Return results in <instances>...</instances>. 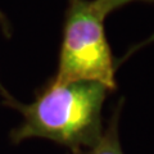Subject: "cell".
<instances>
[{"label": "cell", "mask_w": 154, "mask_h": 154, "mask_svg": "<svg viewBox=\"0 0 154 154\" xmlns=\"http://www.w3.org/2000/svg\"><path fill=\"white\" fill-rule=\"evenodd\" d=\"M108 91L107 86L93 81L49 80L32 103L23 104L8 93L3 104L17 109L23 118L12 130V143L42 137L67 146L73 154L94 146L104 132L102 110Z\"/></svg>", "instance_id": "obj_1"}, {"label": "cell", "mask_w": 154, "mask_h": 154, "mask_svg": "<svg viewBox=\"0 0 154 154\" xmlns=\"http://www.w3.org/2000/svg\"><path fill=\"white\" fill-rule=\"evenodd\" d=\"M105 16L94 0H68L55 82L93 81L116 85V64L104 30Z\"/></svg>", "instance_id": "obj_2"}, {"label": "cell", "mask_w": 154, "mask_h": 154, "mask_svg": "<svg viewBox=\"0 0 154 154\" xmlns=\"http://www.w3.org/2000/svg\"><path fill=\"white\" fill-rule=\"evenodd\" d=\"M118 117L119 109L114 112L109 126L104 128L100 140L94 146L85 149L79 154H123L118 139Z\"/></svg>", "instance_id": "obj_3"}, {"label": "cell", "mask_w": 154, "mask_h": 154, "mask_svg": "<svg viewBox=\"0 0 154 154\" xmlns=\"http://www.w3.org/2000/svg\"><path fill=\"white\" fill-rule=\"evenodd\" d=\"M132 2H154V0H94L96 8L102 12L105 17L109 13H112L116 9L121 8L123 5H126L128 3Z\"/></svg>", "instance_id": "obj_4"}, {"label": "cell", "mask_w": 154, "mask_h": 154, "mask_svg": "<svg viewBox=\"0 0 154 154\" xmlns=\"http://www.w3.org/2000/svg\"><path fill=\"white\" fill-rule=\"evenodd\" d=\"M0 28H2L3 33L7 37H11L12 35V27H11V23H9L7 16L3 13V11L0 9Z\"/></svg>", "instance_id": "obj_5"}, {"label": "cell", "mask_w": 154, "mask_h": 154, "mask_svg": "<svg viewBox=\"0 0 154 154\" xmlns=\"http://www.w3.org/2000/svg\"><path fill=\"white\" fill-rule=\"evenodd\" d=\"M7 94H8V91L3 88V85H2V84H0V95H2V98H3V96H5Z\"/></svg>", "instance_id": "obj_6"}]
</instances>
